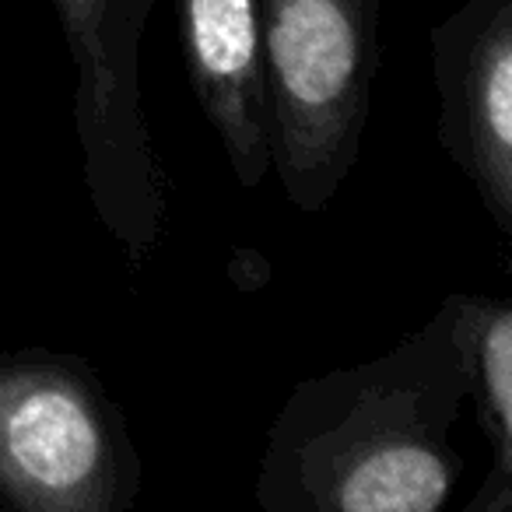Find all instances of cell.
Masks as SVG:
<instances>
[{
	"label": "cell",
	"mask_w": 512,
	"mask_h": 512,
	"mask_svg": "<svg viewBox=\"0 0 512 512\" xmlns=\"http://www.w3.org/2000/svg\"><path fill=\"white\" fill-rule=\"evenodd\" d=\"M435 137L474 186L502 239L512 235V0H460L428 29Z\"/></svg>",
	"instance_id": "cell-4"
},
{
	"label": "cell",
	"mask_w": 512,
	"mask_h": 512,
	"mask_svg": "<svg viewBox=\"0 0 512 512\" xmlns=\"http://www.w3.org/2000/svg\"><path fill=\"white\" fill-rule=\"evenodd\" d=\"M179 29L193 99L232 179L260 190L271 176V99L256 0H179Z\"/></svg>",
	"instance_id": "cell-6"
},
{
	"label": "cell",
	"mask_w": 512,
	"mask_h": 512,
	"mask_svg": "<svg viewBox=\"0 0 512 512\" xmlns=\"http://www.w3.org/2000/svg\"><path fill=\"white\" fill-rule=\"evenodd\" d=\"M467 379L446 309L369 362L309 376L256 463L264 512H439L463 474L453 428Z\"/></svg>",
	"instance_id": "cell-1"
},
{
	"label": "cell",
	"mask_w": 512,
	"mask_h": 512,
	"mask_svg": "<svg viewBox=\"0 0 512 512\" xmlns=\"http://www.w3.org/2000/svg\"><path fill=\"white\" fill-rule=\"evenodd\" d=\"M74 64V130L95 218L109 232L130 274L151 264L169 214V186L148 179L130 158L109 95L102 57V0H53Z\"/></svg>",
	"instance_id": "cell-5"
},
{
	"label": "cell",
	"mask_w": 512,
	"mask_h": 512,
	"mask_svg": "<svg viewBox=\"0 0 512 512\" xmlns=\"http://www.w3.org/2000/svg\"><path fill=\"white\" fill-rule=\"evenodd\" d=\"M442 309L463 362L467 404L491 456L463 512H512V302L505 295L446 292Z\"/></svg>",
	"instance_id": "cell-7"
},
{
	"label": "cell",
	"mask_w": 512,
	"mask_h": 512,
	"mask_svg": "<svg viewBox=\"0 0 512 512\" xmlns=\"http://www.w3.org/2000/svg\"><path fill=\"white\" fill-rule=\"evenodd\" d=\"M155 4L158 0H102V57H106L113 113L130 158L148 179L169 186L141 92V43L148 36Z\"/></svg>",
	"instance_id": "cell-8"
},
{
	"label": "cell",
	"mask_w": 512,
	"mask_h": 512,
	"mask_svg": "<svg viewBox=\"0 0 512 512\" xmlns=\"http://www.w3.org/2000/svg\"><path fill=\"white\" fill-rule=\"evenodd\" d=\"M141 491V449L99 365L0 348V509L130 512Z\"/></svg>",
	"instance_id": "cell-3"
},
{
	"label": "cell",
	"mask_w": 512,
	"mask_h": 512,
	"mask_svg": "<svg viewBox=\"0 0 512 512\" xmlns=\"http://www.w3.org/2000/svg\"><path fill=\"white\" fill-rule=\"evenodd\" d=\"M386 0H256L271 99V176L302 214L355 172L383 60Z\"/></svg>",
	"instance_id": "cell-2"
}]
</instances>
